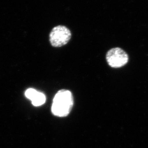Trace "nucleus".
Masks as SVG:
<instances>
[{"label":"nucleus","mask_w":148,"mask_h":148,"mask_svg":"<svg viewBox=\"0 0 148 148\" xmlns=\"http://www.w3.org/2000/svg\"><path fill=\"white\" fill-rule=\"evenodd\" d=\"M73 105L74 99L71 92L69 90H60L53 100L51 112L56 116H67L71 112Z\"/></svg>","instance_id":"nucleus-1"},{"label":"nucleus","mask_w":148,"mask_h":148,"mask_svg":"<svg viewBox=\"0 0 148 148\" xmlns=\"http://www.w3.org/2000/svg\"><path fill=\"white\" fill-rule=\"evenodd\" d=\"M71 38L70 30L66 26H57L53 28L49 40L53 47H60L67 44Z\"/></svg>","instance_id":"nucleus-2"},{"label":"nucleus","mask_w":148,"mask_h":148,"mask_svg":"<svg viewBox=\"0 0 148 148\" xmlns=\"http://www.w3.org/2000/svg\"><path fill=\"white\" fill-rule=\"evenodd\" d=\"M106 59L109 65L113 68L122 67L128 62V55L120 48L111 49L106 53Z\"/></svg>","instance_id":"nucleus-3"},{"label":"nucleus","mask_w":148,"mask_h":148,"mask_svg":"<svg viewBox=\"0 0 148 148\" xmlns=\"http://www.w3.org/2000/svg\"><path fill=\"white\" fill-rule=\"evenodd\" d=\"M27 99L31 100L32 104L34 106H41L45 103L46 97L43 93L37 91L34 88H28L25 93Z\"/></svg>","instance_id":"nucleus-4"}]
</instances>
